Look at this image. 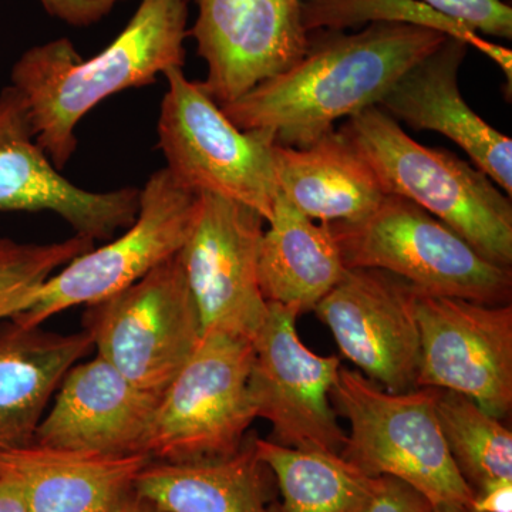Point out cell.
<instances>
[{
    "label": "cell",
    "instance_id": "7402d4cb",
    "mask_svg": "<svg viewBox=\"0 0 512 512\" xmlns=\"http://www.w3.org/2000/svg\"><path fill=\"white\" fill-rule=\"evenodd\" d=\"M259 248V284L266 302L313 311L346 269L328 224H315L278 192Z\"/></svg>",
    "mask_w": 512,
    "mask_h": 512
},
{
    "label": "cell",
    "instance_id": "1f68e13d",
    "mask_svg": "<svg viewBox=\"0 0 512 512\" xmlns=\"http://www.w3.org/2000/svg\"><path fill=\"white\" fill-rule=\"evenodd\" d=\"M107 512H164L157 507L156 504L151 503L147 498L141 497L136 491H130L126 497L121 498L119 503L114 505L111 510Z\"/></svg>",
    "mask_w": 512,
    "mask_h": 512
},
{
    "label": "cell",
    "instance_id": "cb8c5ba5",
    "mask_svg": "<svg viewBox=\"0 0 512 512\" xmlns=\"http://www.w3.org/2000/svg\"><path fill=\"white\" fill-rule=\"evenodd\" d=\"M437 416L458 473L474 494L512 481V433L464 394L439 389Z\"/></svg>",
    "mask_w": 512,
    "mask_h": 512
},
{
    "label": "cell",
    "instance_id": "603a6c76",
    "mask_svg": "<svg viewBox=\"0 0 512 512\" xmlns=\"http://www.w3.org/2000/svg\"><path fill=\"white\" fill-rule=\"evenodd\" d=\"M254 446L281 494L268 512H369L375 501L379 477L366 476L340 454L262 439H254Z\"/></svg>",
    "mask_w": 512,
    "mask_h": 512
},
{
    "label": "cell",
    "instance_id": "d6986e66",
    "mask_svg": "<svg viewBox=\"0 0 512 512\" xmlns=\"http://www.w3.org/2000/svg\"><path fill=\"white\" fill-rule=\"evenodd\" d=\"M92 348L84 330L56 335L13 320L0 328V453L33 444L63 377Z\"/></svg>",
    "mask_w": 512,
    "mask_h": 512
},
{
    "label": "cell",
    "instance_id": "d6a6232c",
    "mask_svg": "<svg viewBox=\"0 0 512 512\" xmlns=\"http://www.w3.org/2000/svg\"><path fill=\"white\" fill-rule=\"evenodd\" d=\"M431 512H476L471 505L439 504L433 505Z\"/></svg>",
    "mask_w": 512,
    "mask_h": 512
},
{
    "label": "cell",
    "instance_id": "8fae6325",
    "mask_svg": "<svg viewBox=\"0 0 512 512\" xmlns=\"http://www.w3.org/2000/svg\"><path fill=\"white\" fill-rule=\"evenodd\" d=\"M301 312L268 302V315L252 340L248 389L256 419L274 429V443L298 450L340 454L345 431L336 420L330 392L338 380V356H319L296 332Z\"/></svg>",
    "mask_w": 512,
    "mask_h": 512
},
{
    "label": "cell",
    "instance_id": "4316f807",
    "mask_svg": "<svg viewBox=\"0 0 512 512\" xmlns=\"http://www.w3.org/2000/svg\"><path fill=\"white\" fill-rule=\"evenodd\" d=\"M446 18L478 35L511 39L512 9L503 0H421Z\"/></svg>",
    "mask_w": 512,
    "mask_h": 512
},
{
    "label": "cell",
    "instance_id": "5b68a950",
    "mask_svg": "<svg viewBox=\"0 0 512 512\" xmlns=\"http://www.w3.org/2000/svg\"><path fill=\"white\" fill-rule=\"evenodd\" d=\"M346 269H380L420 291L508 305L511 268L495 265L426 210L386 194L375 211L328 224Z\"/></svg>",
    "mask_w": 512,
    "mask_h": 512
},
{
    "label": "cell",
    "instance_id": "9a60e30c",
    "mask_svg": "<svg viewBox=\"0 0 512 512\" xmlns=\"http://www.w3.org/2000/svg\"><path fill=\"white\" fill-rule=\"evenodd\" d=\"M138 198L137 188L93 192L64 178L37 144L22 94L10 84L0 92V212H55L96 242L133 224Z\"/></svg>",
    "mask_w": 512,
    "mask_h": 512
},
{
    "label": "cell",
    "instance_id": "4dcf8cb0",
    "mask_svg": "<svg viewBox=\"0 0 512 512\" xmlns=\"http://www.w3.org/2000/svg\"><path fill=\"white\" fill-rule=\"evenodd\" d=\"M0 512H29L18 484L3 474H0Z\"/></svg>",
    "mask_w": 512,
    "mask_h": 512
},
{
    "label": "cell",
    "instance_id": "2e32d148",
    "mask_svg": "<svg viewBox=\"0 0 512 512\" xmlns=\"http://www.w3.org/2000/svg\"><path fill=\"white\" fill-rule=\"evenodd\" d=\"M157 403V397L138 389L96 356L74 365L63 377L55 404L40 421L33 443L107 456L146 454Z\"/></svg>",
    "mask_w": 512,
    "mask_h": 512
},
{
    "label": "cell",
    "instance_id": "7a4b0ae2",
    "mask_svg": "<svg viewBox=\"0 0 512 512\" xmlns=\"http://www.w3.org/2000/svg\"><path fill=\"white\" fill-rule=\"evenodd\" d=\"M187 22L188 0H141L123 32L99 55L83 59L62 37L19 57L10 86L25 99L37 144L57 170L76 151L77 124L101 101L184 67Z\"/></svg>",
    "mask_w": 512,
    "mask_h": 512
},
{
    "label": "cell",
    "instance_id": "30bf717a",
    "mask_svg": "<svg viewBox=\"0 0 512 512\" xmlns=\"http://www.w3.org/2000/svg\"><path fill=\"white\" fill-rule=\"evenodd\" d=\"M420 333L416 389L470 397L503 420L512 409V308L434 295L412 285Z\"/></svg>",
    "mask_w": 512,
    "mask_h": 512
},
{
    "label": "cell",
    "instance_id": "d4e9b609",
    "mask_svg": "<svg viewBox=\"0 0 512 512\" xmlns=\"http://www.w3.org/2000/svg\"><path fill=\"white\" fill-rule=\"evenodd\" d=\"M301 10L302 25L308 35L318 30L345 32L365 23H404L437 30L476 46L503 69L511 84L510 50L485 42L473 30L446 18L421 0H302Z\"/></svg>",
    "mask_w": 512,
    "mask_h": 512
},
{
    "label": "cell",
    "instance_id": "f546056e",
    "mask_svg": "<svg viewBox=\"0 0 512 512\" xmlns=\"http://www.w3.org/2000/svg\"><path fill=\"white\" fill-rule=\"evenodd\" d=\"M476 512H512V481H501L474 494Z\"/></svg>",
    "mask_w": 512,
    "mask_h": 512
},
{
    "label": "cell",
    "instance_id": "52a82bcc",
    "mask_svg": "<svg viewBox=\"0 0 512 512\" xmlns=\"http://www.w3.org/2000/svg\"><path fill=\"white\" fill-rule=\"evenodd\" d=\"M254 346L228 333H208L163 396L144 453L153 461L190 463L238 453L256 419L248 380Z\"/></svg>",
    "mask_w": 512,
    "mask_h": 512
},
{
    "label": "cell",
    "instance_id": "7c38bea8",
    "mask_svg": "<svg viewBox=\"0 0 512 512\" xmlns=\"http://www.w3.org/2000/svg\"><path fill=\"white\" fill-rule=\"evenodd\" d=\"M264 218L247 205L200 194L190 237L178 252L200 313L202 335L254 340L268 315L259 284Z\"/></svg>",
    "mask_w": 512,
    "mask_h": 512
},
{
    "label": "cell",
    "instance_id": "5bb4252c",
    "mask_svg": "<svg viewBox=\"0 0 512 512\" xmlns=\"http://www.w3.org/2000/svg\"><path fill=\"white\" fill-rule=\"evenodd\" d=\"M313 311L367 379L387 392L416 389L420 333L409 282L380 269H348Z\"/></svg>",
    "mask_w": 512,
    "mask_h": 512
},
{
    "label": "cell",
    "instance_id": "9c48e42d",
    "mask_svg": "<svg viewBox=\"0 0 512 512\" xmlns=\"http://www.w3.org/2000/svg\"><path fill=\"white\" fill-rule=\"evenodd\" d=\"M198 210L200 194L161 168L140 190L137 217L127 231L64 265L10 320L22 328H40L57 313L103 301L136 284L183 249Z\"/></svg>",
    "mask_w": 512,
    "mask_h": 512
},
{
    "label": "cell",
    "instance_id": "44dd1931",
    "mask_svg": "<svg viewBox=\"0 0 512 512\" xmlns=\"http://www.w3.org/2000/svg\"><path fill=\"white\" fill-rule=\"evenodd\" d=\"M276 490L274 473L256 454L254 439L215 460H151L134 483L137 494L164 512H268Z\"/></svg>",
    "mask_w": 512,
    "mask_h": 512
},
{
    "label": "cell",
    "instance_id": "ac0fdd59",
    "mask_svg": "<svg viewBox=\"0 0 512 512\" xmlns=\"http://www.w3.org/2000/svg\"><path fill=\"white\" fill-rule=\"evenodd\" d=\"M146 454L107 456L30 444L0 453V474L15 481L29 512H107L134 490Z\"/></svg>",
    "mask_w": 512,
    "mask_h": 512
},
{
    "label": "cell",
    "instance_id": "3957f363",
    "mask_svg": "<svg viewBox=\"0 0 512 512\" xmlns=\"http://www.w3.org/2000/svg\"><path fill=\"white\" fill-rule=\"evenodd\" d=\"M339 131L369 165L384 194L419 205L485 259L511 268V197L476 165L417 143L377 106L350 117Z\"/></svg>",
    "mask_w": 512,
    "mask_h": 512
},
{
    "label": "cell",
    "instance_id": "83f0119b",
    "mask_svg": "<svg viewBox=\"0 0 512 512\" xmlns=\"http://www.w3.org/2000/svg\"><path fill=\"white\" fill-rule=\"evenodd\" d=\"M433 504L397 478L379 477V490L369 512H431Z\"/></svg>",
    "mask_w": 512,
    "mask_h": 512
},
{
    "label": "cell",
    "instance_id": "8992f818",
    "mask_svg": "<svg viewBox=\"0 0 512 512\" xmlns=\"http://www.w3.org/2000/svg\"><path fill=\"white\" fill-rule=\"evenodd\" d=\"M164 77L168 90L157 128L165 168L190 190L247 205L271 221L279 192L274 141L262 131L235 126L201 82L187 79L183 67Z\"/></svg>",
    "mask_w": 512,
    "mask_h": 512
},
{
    "label": "cell",
    "instance_id": "ffe728a7",
    "mask_svg": "<svg viewBox=\"0 0 512 512\" xmlns=\"http://www.w3.org/2000/svg\"><path fill=\"white\" fill-rule=\"evenodd\" d=\"M279 191L311 220L352 222L375 211L384 192L340 131L309 147H272Z\"/></svg>",
    "mask_w": 512,
    "mask_h": 512
},
{
    "label": "cell",
    "instance_id": "836d02e7",
    "mask_svg": "<svg viewBox=\"0 0 512 512\" xmlns=\"http://www.w3.org/2000/svg\"><path fill=\"white\" fill-rule=\"evenodd\" d=\"M116 2H120V0H116Z\"/></svg>",
    "mask_w": 512,
    "mask_h": 512
},
{
    "label": "cell",
    "instance_id": "ba28073f",
    "mask_svg": "<svg viewBox=\"0 0 512 512\" xmlns=\"http://www.w3.org/2000/svg\"><path fill=\"white\" fill-rule=\"evenodd\" d=\"M86 308L84 332L97 356L157 399L204 336L178 254L136 284Z\"/></svg>",
    "mask_w": 512,
    "mask_h": 512
},
{
    "label": "cell",
    "instance_id": "277c9868",
    "mask_svg": "<svg viewBox=\"0 0 512 512\" xmlns=\"http://www.w3.org/2000/svg\"><path fill=\"white\" fill-rule=\"evenodd\" d=\"M439 389L392 393L340 366L330 392L350 434L340 456L366 476L402 480L433 505H471L474 493L458 473L439 416Z\"/></svg>",
    "mask_w": 512,
    "mask_h": 512
},
{
    "label": "cell",
    "instance_id": "6da1fadb",
    "mask_svg": "<svg viewBox=\"0 0 512 512\" xmlns=\"http://www.w3.org/2000/svg\"><path fill=\"white\" fill-rule=\"evenodd\" d=\"M312 33L295 66L221 106L235 126L262 131L279 146L309 147L335 130L336 121L379 106L403 74L448 37L404 23Z\"/></svg>",
    "mask_w": 512,
    "mask_h": 512
},
{
    "label": "cell",
    "instance_id": "e0dca14e",
    "mask_svg": "<svg viewBox=\"0 0 512 512\" xmlns=\"http://www.w3.org/2000/svg\"><path fill=\"white\" fill-rule=\"evenodd\" d=\"M467 47L448 36L439 49L404 73L377 107L414 130L437 131L453 140L511 197L512 140L478 117L458 90Z\"/></svg>",
    "mask_w": 512,
    "mask_h": 512
},
{
    "label": "cell",
    "instance_id": "4fadbf2b",
    "mask_svg": "<svg viewBox=\"0 0 512 512\" xmlns=\"http://www.w3.org/2000/svg\"><path fill=\"white\" fill-rule=\"evenodd\" d=\"M198 16L188 36L207 63L201 82L220 106L286 72L305 56L309 35L302 0H194Z\"/></svg>",
    "mask_w": 512,
    "mask_h": 512
},
{
    "label": "cell",
    "instance_id": "f1b7e54d",
    "mask_svg": "<svg viewBox=\"0 0 512 512\" xmlns=\"http://www.w3.org/2000/svg\"><path fill=\"white\" fill-rule=\"evenodd\" d=\"M53 18L76 28H86L106 18L116 0H40Z\"/></svg>",
    "mask_w": 512,
    "mask_h": 512
},
{
    "label": "cell",
    "instance_id": "484cf974",
    "mask_svg": "<svg viewBox=\"0 0 512 512\" xmlns=\"http://www.w3.org/2000/svg\"><path fill=\"white\" fill-rule=\"evenodd\" d=\"M93 248L94 241L80 235L45 245L0 238V320L22 312L57 269Z\"/></svg>",
    "mask_w": 512,
    "mask_h": 512
}]
</instances>
